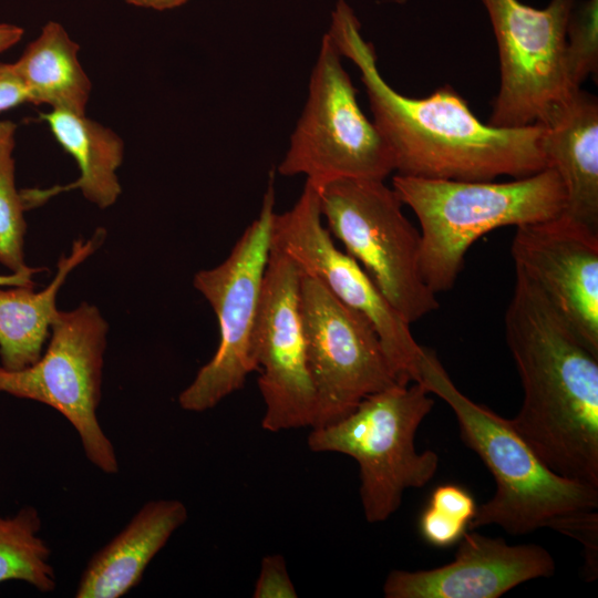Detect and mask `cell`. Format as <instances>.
<instances>
[{
	"instance_id": "obj_22",
	"label": "cell",
	"mask_w": 598,
	"mask_h": 598,
	"mask_svg": "<svg viewBox=\"0 0 598 598\" xmlns=\"http://www.w3.org/2000/svg\"><path fill=\"white\" fill-rule=\"evenodd\" d=\"M16 132L12 121H0V265L10 272L30 268L24 260L27 207L16 187Z\"/></svg>"
},
{
	"instance_id": "obj_20",
	"label": "cell",
	"mask_w": 598,
	"mask_h": 598,
	"mask_svg": "<svg viewBox=\"0 0 598 598\" xmlns=\"http://www.w3.org/2000/svg\"><path fill=\"white\" fill-rule=\"evenodd\" d=\"M78 52V43L59 22L44 24L40 35L13 63L28 90L30 103L85 114L92 84Z\"/></svg>"
},
{
	"instance_id": "obj_14",
	"label": "cell",
	"mask_w": 598,
	"mask_h": 598,
	"mask_svg": "<svg viewBox=\"0 0 598 598\" xmlns=\"http://www.w3.org/2000/svg\"><path fill=\"white\" fill-rule=\"evenodd\" d=\"M511 251L515 269L598 355V230L561 214L516 227Z\"/></svg>"
},
{
	"instance_id": "obj_15",
	"label": "cell",
	"mask_w": 598,
	"mask_h": 598,
	"mask_svg": "<svg viewBox=\"0 0 598 598\" xmlns=\"http://www.w3.org/2000/svg\"><path fill=\"white\" fill-rule=\"evenodd\" d=\"M454 560L424 570L394 569L383 584L386 598H498L514 587L555 573V560L535 544L508 545L501 537L466 530Z\"/></svg>"
},
{
	"instance_id": "obj_8",
	"label": "cell",
	"mask_w": 598,
	"mask_h": 598,
	"mask_svg": "<svg viewBox=\"0 0 598 598\" xmlns=\"http://www.w3.org/2000/svg\"><path fill=\"white\" fill-rule=\"evenodd\" d=\"M341 58L326 32L305 107L278 166L283 176L305 175L320 186L339 178L384 181L394 172L393 156L360 109Z\"/></svg>"
},
{
	"instance_id": "obj_18",
	"label": "cell",
	"mask_w": 598,
	"mask_h": 598,
	"mask_svg": "<svg viewBox=\"0 0 598 598\" xmlns=\"http://www.w3.org/2000/svg\"><path fill=\"white\" fill-rule=\"evenodd\" d=\"M106 237L97 228L89 238L76 239L71 252L61 256L56 274L40 291L29 286H0V364L20 370L38 361L58 313L56 295L70 272L93 255Z\"/></svg>"
},
{
	"instance_id": "obj_16",
	"label": "cell",
	"mask_w": 598,
	"mask_h": 598,
	"mask_svg": "<svg viewBox=\"0 0 598 598\" xmlns=\"http://www.w3.org/2000/svg\"><path fill=\"white\" fill-rule=\"evenodd\" d=\"M544 128L543 148L548 167L565 187L564 215L598 230V102L582 91L574 92L538 123Z\"/></svg>"
},
{
	"instance_id": "obj_10",
	"label": "cell",
	"mask_w": 598,
	"mask_h": 598,
	"mask_svg": "<svg viewBox=\"0 0 598 598\" xmlns=\"http://www.w3.org/2000/svg\"><path fill=\"white\" fill-rule=\"evenodd\" d=\"M481 1L501 64V87L487 124L508 128L543 123L574 93L566 76L565 44L576 0H550L544 9L519 0Z\"/></svg>"
},
{
	"instance_id": "obj_23",
	"label": "cell",
	"mask_w": 598,
	"mask_h": 598,
	"mask_svg": "<svg viewBox=\"0 0 598 598\" xmlns=\"http://www.w3.org/2000/svg\"><path fill=\"white\" fill-rule=\"evenodd\" d=\"M565 68L570 91L598 69V0L575 2L566 25Z\"/></svg>"
},
{
	"instance_id": "obj_1",
	"label": "cell",
	"mask_w": 598,
	"mask_h": 598,
	"mask_svg": "<svg viewBox=\"0 0 598 598\" xmlns=\"http://www.w3.org/2000/svg\"><path fill=\"white\" fill-rule=\"evenodd\" d=\"M327 33L360 71L372 122L396 174L483 182L502 175L520 178L548 167L538 123L508 128L484 124L448 85L423 99L396 92L380 74L373 44L362 37L346 0L336 2Z\"/></svg>"
},
{
	"instance_id": "obj_21",
	"label": "cell",
	"mask_w": 598,
	"mask_h": 598,
	"mask_svg": "<svg viewBox=\"0 0 598 598\" xmlns=\"http://www.w3.org/2000/svg\"><path fill=\"white\" fill-rule=\"evenodd\" d=\"M41 527V516L31 505L11 516L0 515V584L18 580L41 592L55 589L51 549L39 535Z\"/></svg>"
},
{
	"instance_id": "obj_29",
	"label": "cell",
	"mask_w": 598,
	"mask_h": 598,
	"mask_svg": "<svg viewBox=\"0 0 598 598\" xmlns=\"http://www.w3.org/2000/svg\"><path fill=\"white\" fill-rule=\"evenodd\" d=\"M126 3L157 11L172 10L184 6L188 0H124Z\"/></svg>"
},
{
	"instance_id": "obj_24",
	"label": "cell",
	"mask_w": 598,
	"mask_h": 598,
	"mask_svg": "<svg viewBox=\"0 0 598 598\" xmlns=\"http://www.w3.org/2000/svg\"><path fill=\"white\" fill-rule=\"evenodd\" d=\"M466 530H468L466 522L429 504L419 517L421 537L436 548H447L458 543Z\"/></svg>"
},
{
	"instance_id": "obj_5",
	"label": "cell",
	"mask_w": 598,
	"mask_h": 598,
	"mask_svg": "<svg viewBox=\"0 0 598 598\" xmlns=\"http://www.w3.org/2000/svg\"><path fill=\"white\" fill-rule=\"evenodd\" d=\"M434 405L420 383L394 385L364 398L341 420L312 427L308 447L354 458L365 519L382 523L395 513L408 488H421L435 475L439 455L419 452L416 431Z\"/></svg>"
},
{
	"instance_id": "obj_26",
	"label": "cell",
	"mask_w": 598,
	"mask_h": 598,
	"mask_svg": "<svg viewBox=\"0 0 598 598\" xmlns=\"http://www.w3.org/2000/svg\"><path fill=\"white\" fill-rule=\"evenodd\" d=\"M29 102L28 90L13 63L0 62V112Z\"/></svg>"
},
{
	"instance_id": "obj_12",
	"label": "cell",
	"mask_w": 598,
	"mask_h": 598,
	"mask_svg": "<svg viewBox=\"0 0 598 598\" xmlns=\"http://www.w3.org/2000/svg\"><path fill=\"white\" fill-rule=\"evenodd\" d=\"M300 297L316 392L312 427H320L347 416L368 395L399 382L378 333L363 315L303 274Z\"/></svg>"
},
{
	"instance_id": "obj_13",
	"label": "cell",
	"mask_w": 598,
	"mask_h": 598,
	"mask_svg": "<svg viewBox=\"0 0 598 598\" xmlns=\"http://www.w3.org/2000/svg\"><path fill=\"white\" fill-rule=\"evenodd\" d=\"M301 271L274 247L264 277L252 339L265 403L261 426L269 432L312 427L316 392L309 369L301 311Z\"/></svg>"
},
{
	"instance_id": "obj_6",
	"label": "cell",
	"mask_w": 598,
	"mask_h": 598,
	"mask_svg": "<svg viewBox=\"0 0 598 598\" xmlns=\"http://www.w3.org/2000/svg\"><path fill=\"white\" fill-rule=\"evenodd\" d=\"M327 229L411 324L439 309L421 271V233L383 181L339 178L319 186Z\"/></svg>"
},
{
	"instance_id": "obj_11",
	"label": "cell",
	"mask_w": 598,
	"mask_h": 598,
	"mask_svg": "<svg viewBox=\"0 0 598 598\" xmlns=\"http://www.w3.org/2000/svg\"><path fill=\"white\" fill-rule=\"evenodd\" d=\"M271 247L290 257L301 274L318 279L334 297L373 326L401 385L420 381V346L410 323L386 300L360 264L339 249L323 225L319 185L306 179L296 204L276 213Z\"/></svg>"
},
{
	"instance_id": "obj_7",
	"label": "cell",
	"mask_w": 598,
	"mask_h": 598,
	"mask_svg": "<svg viewBox=\"0 0 598 598\" xmlns=\"http://www.w3.org/2000/svg\"><path fill=\"white\" fill-rule=\"evenodd\" d=\"M274 179L272 173L258 217L244 230L228 257L194 276V287L216 315L219 342L212 359L179 393L178 404L185 411L213 409L240 390L248 375L257 371L252 339L271 248L276 214Z\"/></svg>"
},
{
	"instance_id": "obj_27",
	"label": "cell",
	"mask_w": 598,
	"mask_h": 598,
	"mask_svg": "<svg viewBox=\"0 0 598 598\" xmlns=\"http://www.w3.org/2000/svg\"><path fill=\"white\" fill-rule=\"evenodd\" d=\"M42 268H29L21 272L0 275V286H29L34 287L33 276L41 272Z\"/></svg>"
},
{
	"instance_id": "obj_25",
	"label": "cell",
	"mask_w": 598,
	"mask_h": 598,
	"mask_svg": "<svg viewBox=\"0 0 598 598\" xmlns=\"http://www.w3.org/2000/svg\"><path fill=\"white\" fill-rule=\"evenodd\" d=\"M255 598H296L297 590L287 570L282 555L262 557L260 571L255 584Z\"/></svg>"
},
{
	"instance_id": "obj_4",
	"label": "cell",
	"mask_w": 598,
	"mask_h": 598,
	"mask_svg": "<svg viewBox=\"0 0 598 598\" xmlns=\"http://www.w3.org/2000/svg\"><path fill=\"white\" fill-rule=\"evenodd\" d=\"M392 188L421 227V271L436 295L453 288L465 254L484 234L561 215L566 192L547 167L512 182H470L395 174Z\"/></svg>"
},
{
	"instance_id": "obj_2",
	"label": "cell",
	"mask_w": 598,
	"mask_h": 598,
	"mask_svg": "<svg viewBox=\"0 0 598 598\" xmlns=\"http://www.w3.org/2000/svg\"><path fill=\"white\" fill-rule=\"evenodd\" d=\"M505 338L523 386L512 425L553 472L598 488V355L518 269Z\"/></svg>"
},
{
	"instance_id": "obj_28",
	"label": "cell",
	"mask_w": 598,
	"mask_h": 598,
	"mask_svg": "<svg viewBox=\"0 0 598 598\" xmlns=\"http://www.w3.org/2000/svg\"><path fill=\"white\" fill-rule=\"evenodd\" d=\"M24 30L16 24L0 23V54L17 44L23 37Z\"/></svg>"
},
{
	"instance_id": "obj_3",
	"label": "cell",
	"mask_w": 598,
	"mask_h": 598,
	"mask_svg": "<svg viewBox=\"0 0 598 598\" xmlns=\"http://www.w3.org/2000/svg\"><path fill=\"white\" fill-rule=\"evenodd\" d=\"M419 382L448 404L463 443L478 455L495 481L493 497L477 506L468 530L496 525L509 535L544 527L560 532L571 517L597 509V487L553 472L509 419L462 393L436 353L423 346Z\"/></svg>"
},
{
	"instance_id": "obj_19",
	"label": "cell",
	"mask_w": 598,
	"mask_h": 598,
	"mask_svg": "<svg viewBox=\"0 0 598 598\" xmlns=\"http://www.w3.org/2000/svg\"><path fill=\"white\" fill-rule=\"evenodd\" d=\"M61 147L76 162L80 176L66 186L24 190L29 207L38 206L58 192L78 188L100 208L112 206L122 188L116 175L124 154L121 137L85 114L52 110L42 115Z\"/></svg>"
},
{
	"instance_id": "obj_17",
	"label": "cell",
	"mask_w": 598,
	"mask_h": 598,
	"mask_svg": "<svg viewBox=\"0 0 598 598\" xmlns=\"http://www.w3.org/2000/svg\"><path fill=\"white\" fill-rule=\"evenodd\" d=\"M178 499L145 503L130 522L87 561L74 596L120 598L135 588L153 558L187 520Z\"/></svg>"
},
{
	"instance_id": "obj_9",
	"label": "cell",
	"mask_w": 598,
	"mask_h": 598,
	"mask_svg": "<svg viewBox=\"0 0 598 598\" xmlns=\"http://www.w3.org/2000/svg\"><path fill=\"white\" fill-rule=\"evenodd\" d=\"M109 326L95 306L58 311L40 359L20 370L0 364V392L43 403L76 431L86 458L105 474L118 472L113 443L97 420Z\"/></svg>"
}]
</instances>
